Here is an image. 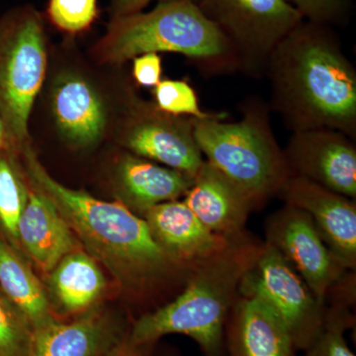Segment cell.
<instances>
[{"instance_id":"6da1fadb","label":"cell","mask_w":356,"mask_h":356,"mask_svg":"<svg viewBox=\"0 0 356 356\" xmlns=\"http://www.w3.org/2000/svg\"><path fill=\"white\" fill-rule=\"evenodd\" d=\"M269 110L292 133L332 129L356 138V72L336 35L303 21L269 56Z\"/></svg>"},{"instance_id":"d4e9b609","label":"cell","mask_w":356,"mask_h":356,"mask_svg":"<svg viewBox=\"0 0 356 356\" xmlns=\"http://www.w3.org/2000/svg\"><path fill=\"white\" fill-rule=\"evenodd\" d=\"M97 14V0H49L48 15L51 22L70 34L88 29Z\"/></svg>"},{"instance_id":"52a82bcc","label":"cell","mask_w":356,"mask_h":356,"mask_svg":"<svg viewBox=\"0 0 356 356\" xmlns=\"http://www.w3.org/2000/svg\"><path fill=\"white\" fill-rule=\"evenodd\" d=\"M228 39L241 72L261 77L281 40L303 22L288 0H194Z\"/></svg>"},{"instance_id":"ac0fdd59","label":"cell","mask_w":356,"mask_h":356,"mask_svg":"<svg viewBox=\"0 0 356 356\" xmlns=\"http://www.w3.org/2000/svg\"><path fill=\"white\" fill-rule=\"evenodd\" d=\"M53 108L58 129L72 144L86 147L102 137L106 112L95 89L83 79H63L54 91Z\"/></svg>"},{"instance_id":"7402d4cb","label":"cell","mask_w":356,"mask_h":356,"mask_svg":"<svg viewBox=\"0 0 356 356\" xmlns=\"http://www.w3.org/2000/svg\"><path fill=\"white\" fill-rule=\"evenodd\" d=\"M324 325L317 339L304 356H355L346 343L344 334L355 325L353 307L325 304Z\"/></svg>"},{"instance_id":"d6986e66","label":"cell","mask_w":356,"mask_h":356,"mask_svg":"<svg viewBox=\"0 0 356 356\" xmlns=\"http://www.w3.org/2000/svg\"><path fill=\"white\" fill-rule=\"evenodd\" d=\"M113 341L111 327L98 316L72 323L53 318L32 329L28 356H100Z\"/></svg>"},{"instance_id":"f546056e","label":"cell","mask_w":356,"mask_h":356,"mask_svg":"<svg viewBox=\"0 0 356 356\" xmlns=\"http://www.w3.org/2000/svg\"><path fill=\"white\" fill-rule=\"evenodd\" d=\"M7 140H7L6 127H4L3 121L0 116V152L6 147Z\"/></svg>"},{"instance_id":"8992f818","label":"cell","mask_w":356,"mask_h":356,"mask_svg":"<svg viewBox=\"0 0 356 356\" xmlns=\"http://www.w3.org/2000/svg\"><path fill=\"white\" fill-rule=\"evenodd\" d=\"M43 19L32 7L11 14L0 26V116L7 140L27 139L30 115L47 67Z\"/></svg>"},{"instance_id":"5b68a950","label":"cell","mask_w":356,"mask_h":356,"mask_svg":"<svg viewBox=\"0 0 356 356\" xmlns=\"http://www.w3.org/2000/svg\"><path fill=\"white\" fill-rule=\"evenodd\" d=\"M269 112L268 104L252 97L243 103L241 120L194 122V138L205 161L245 191L257 209L277 195L290 177Z\"/></svg>"},{"instance_id":"3957f363","label":"cell","mask_w":356,"mask_h":356,"mask_svg":"<svg viewBox=\"0 0 356 356\" xmlns=\"http://www.w3.org/2000/svg\"><path fill=\"white\" fill-rule=\"evenodd\" d=\"M264 243L248 232L233 236L221 252L196 267L177 296L140 316L130 334L132 348L179 334L197 343L204 356H225V325L238 296L243 276Z\"/></svg>"},{"instance_id":"cb8c5ba5","label":"cell","mask_w":356,"mask_h":356,"mask_svg":"<svg viewBox=\"0 0 356 356\" xmlns=\"http://www.w3.org/2000/svg\"><path fill=\"white\" fill-rule=\"evenodd\" d=\"M156 108L172 116L189 117L196 120L225 119L227 113L211 114L199 107L198 98L193 88L184 81L165 79L154 88Z\"/></svg>"},{"instance_id":"7c38bea8","label":"cell","mask_w":356,"mask_h":356,"mask_svg":"<svg viewBox=\"0 0 356 356\" xmlns=\"http://www.w3.org/2000/svg\"><path fill=\"white\" fill-rule=\"evenodd\" d=\"M277 196L285 204L306 212L334 257L348 270H356V202L315 184L290 175Z\"/></svg>"},{"instance_id":"44dd1931","label":"cell","mask_w":356,"mask_h":356,"mask_svg":"<svg viewBox=\"0 0 356 356\" xmlns=\"http://www.w3.org/2000/svg\"><path fill=\"white\" fill-rule=\"evenodd\" d=\"M104 275L95 259L74 250L65 255L50 273L54 296L67 313L88 308L104 290Z\"/></svg>"},{"instance_id":"277c9868","label":"cell","mask_w":356,"mask_h":356,"mask_svg":"<svg viewBox=\"0 0 356 356\" xmlns=\"http://www.w3.org/2000/svg\"><path fill=\"white\" fill-rule=\"evenodd\" d=\"M93 53L105 65H122L144 54L177 53L208 74L240 70L228 39L194 0L161 2L147 13L113 18Z\"/></svg>"},{"instance_id":"f1b7e54d","label":"cell","mask_w":356,"mask_h":356,"mask_svg":"<svg viewBox=\"0 0 356 356\" xmlns=\"http://www.w3.org/2000/svg\"><path fill=\"white\" fill-rule=\"evenodd\" d=\"M152 1L154 0H110L111 19L142 13L143 9L149 6ZM156 1L161 3V2L178 1V0H156Z\"/></svg>"},{"instance_id":"83f0119b","label":"cell","mask_w":356,"mask_h":356,"mask_svg":"<svg viewBox=\"0 0 356 356\" xmlns=\"http://www.w3.org/2000/svg\"><path fill=\"white\" fill-rule=\"evenodd\" d=\"M161 58L159 54L149 53L133 58V76L140 86L156 88L161 81Z\"/></svg>"},{"instance_id":"e0dca14e","label":"cell","mask_w":356,"mask_h":356,"mask_svg":"<svg viewBox=\"0 0 356 356\" xmlns=\"http://www.w3.org/2000/svg\"><path fill=\"white\" fill-rule=\"evenodd\" d=\"M194 177L138 156H124L117 166V184L125 205L140 214L153 206L184 197Z\"/></svg>"},{"instance_id":"4fadbf2b","label":"cell","mask_w":356,"mask_h":356,"mask_svg":"<svg viewBox=\"0 0 356 356\" xmlns=\"http://www.w3.org/2000/svg\"><path fill=\"white\" fill-rule=\"evenodd\" d=\"M143 216L161 248L175 261L186 266H198L221 252L233 238L218 235L208 229L184 200L158 204Z\"/></svg>"},{"instance_id":"30bf717a","label":"cell","mask_w":356,"mask_h":356,"mask_svg":"<svg viewBox=\"0 0 356 356\" xmlns=\"http://www.w3.org/2000/svg\"><path fill=\"white\" fill-rule=\"evenodd\" d=\"M350 136L332 129L292 133L282 149L290 175L307 178L356 199V147Z\"/></svg>"},{"instance_id":"9a60e30c","label":"cell","mask_w":356,"mask_h":356,"mask_svg":"<svg viewBox=\"0 0 356 356\" xmlns=\"http://www.w3.org/2000/svg\"><path fill=\"white\" fill-rule=\"evenodd\" d=\"M184 201L208 229L224 236L245 232L250 213L257 209L245 191L206 161Z\"/></svg>"},{"instance_id":"4316f807","label":"cell","mask_w":356,"mask_h":356,"mask_svg":"<svg viewBox=\"0 0 356 356\" xmlns=\"http://www.w3.org/2000/svg\"><path fill=\"white\" fill-rule=\"evenodd\" d=\"M298 9L304 19L327 25L337 20L343 10L346 0H288Z\"/></svg>"},{"instance_id":"4dcf8cb0","label":"cell","mask_w":356,"mask_h":356,"mask_svg":"<svg viewBox=\"0 0 356 356\" xmlns=\"http://www.w3.org/2000/svg\"><path fill=\"white\" fill-rule=\"evenodd\" d=\"M118 356H138V355H135V353H123V355H120Z\"/></svg>"},{"instance_id":"2e32d148","label":"cell","mask_w":356,"mask_h":356,"mask_svg":"<svg viewBox=\"0 0 356 356\" xmlns=\"http://www.w3.org/2000/svg\"><path fill=\"white\" fill-rule=\"evenodd\" d=\"M18 243L44 273H50L76 250L74 233L57 208L42 192L29 191L18 222Z\"/></svg>"},{"instance_id":"9c48e42d","label":"cell","mask_w":356,"mask_h":356,"mask_svg":"<svg viewBox=\"0 0 356 356\" xmlns=\"http://www.w3.org/2000/svg\"><path fill=\"white\" fill-rule=\"evenodd\" d=\"M266 243L282 255L321 303L348 271L325 245L311 217L287 204L267 218Z\"/></svg>"},{"instance_id":"5bb4252c","label":"cell","mask_w":356,"mask_h":356,"mask_svg":"<svg viewBox=\"0 0 356 356\" xmlns=\"http://www.w3.org/2000/svg\"><path fill=\"white\" fill-rule=\"evenodd\" d=\"M225 356H296L286 327L266 304L238 294L224 332Z\"/></svg>"},{"instance_id":"8fae6325","label":"cell","mask_w":356,"mask_h":356,"mask_svg":"<svg viewBox=\"0 0 356 356\" xmlns=\"http://www.w3.org/2000/svg\"><path fill=\"white\" fill-rule=\"evenodd\" d=\"M132 118L124 140L135 156L195 177L205 161L194 138L196 119L163 113L156 106L138 109Z\"/></svg>"},{"instance_id":"7a4b0ae2","label":"cell","mask_w":356,"mask_h":356,"mask_svg":"<svg viewBox=\"0 0 356 356\" xmlns=\"http://www.w3.org/2000/svg\"><path fill=\"white\" fill-rule=\"evenodd\" d=\"M28 177L57 208L74 235L123 286L137 295L175 280L186 284L196 267L175 261L154 238L144 218L125 204L107 202L57 181L29 147H24Z\"/></svg>"},{"instance_id":"603a6c76","label":"cell","mask_w":356,"mask_h":356,"mask_svg":"<svg viewBox=\"0 0 356 356\" xmlns=\"http://www.w3.org/2000/svg\"><path fill=\"white\" fill-rule=\"evenodd\" d=\"M29 191L10 159L0 158V227L14 243H18V222Z\"/></svg>"},{"instance_id":"ba28073f","label":"cell","mask_w":356,"mask_h":356,"mask_svg":"<svg viewBox=\"0 0 356 356\" xmlns=\"http://www.w3.org/2000/svg\"><path fill=\"white\" fill-rule=\"evenodd\" d=\"M238 294L266 304L286 327L297 351L306 350L324 325L321 303L282 255L266 242L241 281Z\"/></svg>"},{"instance_id":"ffe728a7","label":"cell","mask_w":356,"mask_h":356,"mask_svg":"<svg viewBox=\"0 0 356 356\" xmlns=\"http://www.w3.org/2000/svg\"><path fill=\"white\" fill-rule=\"evenodd\" d=\"M0 287L30 327L53 320L41 283L15 250L0 238Z\"/></svg>"},{"instance_id":"484cf974","label":"cell","mask_w":356,"mask_h":356,"mask_svg":"<svg viewBox=\"0 0 356 356\" xmlns=\"http://www.w3.org/2000/svg\"><path fill=\"white\" fill-rule=\"evenodd\" d=\"M31 327L0 297V356H28Z\"/></svg>"}]
</instances>
